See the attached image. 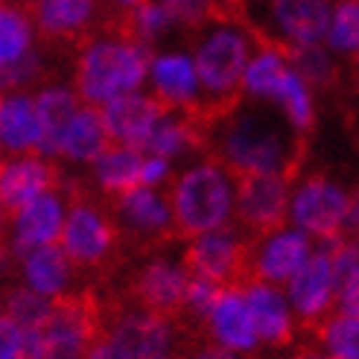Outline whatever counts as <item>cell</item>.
<instances>
[{"mask_svg": "<svg viewBox=\"0 0 359 359\" xmlns=\"http://www.w3.org/2000/svg\"><path fill=\"white\" fill-rule=\"evenodd\" d=\"M351 193L325 172H307L292 190L290 219L318 243L342 240Z\"/></svg>", "mask_w": 359, "mask_h": 359, "instance_id": "cell-11", "label": "cell"}, {"mask_svg": "<svg viewBox=\"0 0 359 359\" xmlns=\"http://www.w3.org/2000/svg\"><path fill=\"white\" fill-rule=\"evenodd\" d=\"M243 290H245V301L251 307V316H255V327H257V336H260V345L272 348V351L290 348L295 342L301 325L295 318V310H292L290 298L283 295L280 286L248 278L243 283Z\"/></svg>", "mask_w": 359, "mask_h": 359, "instance_id": "cell-19", "label": "cell"}, {"mask_svg": "<svg viewBox=\"0 0 359 359\" xmlns=\"http://www.w3.org/2000/svg\"><path fill=\"white\" fill-rule=\"evenodd\" d=\"M65 175L53 158H44L39 152L32 155H9L0 164V202L6 213L15 217L21 208H27L32 199L59 190L62 193Z\"/></svg>", "mask_w": 359, "mask_h": 359, "instance_id": "cell-16", "label": "cell"}, {"mask_svg": "<svg viewBox=\"0 0 359 359\" xmlns=\"http://www.w3.org/2000/svg\"><path fill=\"white\" fill-rule=\"evenodd\" d=\"M313 342L333 359H359V318L345 313H330L313 330Z\"/></svg>", "mask_w": 359, "mask_h": 359, "instance_id": "cell-31", "label": "cell"}, {"mask_svg": "<svg viewBox=\"0 0 359 359\" xmlns=\"http://www.w3.org/2000/svg\"><path fill=\"white\" fill-rule=\"evenodd\" d=\"M27 348V330L0 313V359H18Z\"/></svg>", "mask_w": 359, "mask_h": 359, "instance_id": "cell-35", "label": "cell"}, {"mask_svg": "<svg viewBox=\"0 0 359 359\" xmlns=\"http://www.w3.org/2000/svg\"><path fill=\"white\" fill-rule=\"evenodd\" d=\"M111 307L94 290H79L53 298L50 318L39 330L44 359H85L105 333Z\"/></svg>", "mask_w": 359, "mask_h": 359, "instance_id": "cell-7", "label": "cell"}, {"mask_svg": "<svg viewBox=\"0 0 359 359\" xmlns=\"http://www.w3.org/2000/svg\"><path fill=\"white\" fill-rule=\"evenodd\" d=\"M290 359H333V356H327L321 348H301V351H295Z\"/></svg>", "mask_w": 359, "mask_h": 359, "instance_id": "cell-38", "label": "cell"}, {"mask_svg": "<svg viewBox=\"0 0 359 359\" xmlns=\"http://www.w3.org/2000/svg\"><path fill=\"white\" fill-rule=\"evenodd\" d=\"M155 50L140 44L120 27L105 21L91 39L76 47L74 56V91L85 105H109L117 97L140 91L149 82Z\"/></svg>", "mask_w": 359, "mask_h": 359, "instance_id": "cell-2", "label": "cell"}, {"mask_svg": "<svg viewBox=\"0 0 359 359\" xmlns=\"http://www.w3.org/2000/svg\"><path fill=\"white\" fill-rule=\"evenodd\" d=\"M255 50L257 39L228 12L190 35V59L202 82L208 126L243 102V79Z\"/></svg>", "mask_w": 359, "mask_h": 359, "instance_id": "cell-3", "label": "cell"}, {"mask_svg": "<svg viewBox=\"0 0 359 359\" xmlns=\"http://www.w3.org/2000/svg\"><path fill=\"white\" fill-rule=\"evenodd\" d=\"M255 237L234 222H228L210 234H202L184 245L182 266L190 275L210 278L217 283L234 286L251 278V257H255Z\"/></svg>", "mask_w": 359, "mask_h": 359, "instance_id": "cell-10", "label": "cell"}, {"mask_svg": "<svg viewBox=\"0 0 359 359\" xmlns=\"http://www.w3.org/2000/svg\"><path fill=\"white\" fill-rule=\"evenodd\" d=\"M114 4H117L120 9H135V6H140V4H147V0H114Z\"/></svg>", "mask_w": 359, "mask_h": 359, "instance_id": "cell-39", "label": "cell"}, {"mask_svg": "<svg viewBox=\"0 0 359 359\" xmlns=\"http://www.w3.org/2000/svg\"><path fill=\"white\" fill-rule=\"evenodd\" d=\"M143 170H147V152L135 147H120V143H111L91 164L94 184L105 199L143 187Z\"/></svg>", "mask_w": 359, "mask_h": 359, "instance_id": "cell-25", "label": "cell"}, {"mask_svg": "<svg viewBox=\"0 0 359 359\" xmlns=\"http://www.w3.org/2000/svg\"><path fill=\"white\" fill-rule=\"evenodd\" d=\"M187 359H243V356L222 348V345H217V342H210V339H205V342H199L193 348V353Z\"/></svg>", "mask_w": 359, "mask_h": 359, "instance_id": "cell-37", "label": "cell"}, {"mask_svg": "<svg viewBox=\"0 0 359 359\" xmlns=\"http://www.w3.org/2000/svg\"><path fill=\"white\" fill-rule=\"evenodd\" d=\"M336 0H222L228 15L255 35L257 44L290 56L292 50L327 41Z\"/></svg>", "mask_w": 359, "mask_h": 359, "instance_id": "cell-4", "label": "cell"}, {"mask_svg": "<svg viewBox=\"0 0 359 359\" xmlns=\"http://www.w3.org/2000/svg\"><path fill=\"white\" fill-rule=\"evenodd\" d=\"M351 62H353V70H356V74H359V56H353Z\"/></svg>", "mask_w": 359, "mask_h": 359, "instance_id": "cell-40", "label": "cell"}, {"mask_svg": "<svg viewBox=\"0 0 359 359\" xmlns=\"http://www.w3.org/2000/svg\"><path fill=\"white\" fill-rule=\"evenodd\" d=\"M286 59H290L295 74L307 82L313 91H333V88L339 85V79H342V67H339L336 53L327 44L292 50Z\"/></svg>", "mask_w": 359, "mask_h": 359, "instance_id": "cell-30", "label": "cell"}, {"mask_svg": "<svg viewBox=\"0 0 359 359\" xmlns=\"http://www.w3.org/2000/svg\"><path fill=\"white\" fill-rule=\"evenodd\" d=\"M187 283H190V272L182 263H172L167 257H152L132 272L126 295H129L135 307L167 316L182 325Z\"/></svg>", "mask_w": 359, "mask_h": 359, "instance_id": "cell-15", "label": "cell"}, {"mask_svg": "<svg viewBox=\"0 0 359 359\" xmlns=\"http://www.w3.org/2000/svg\"><path fill=\"white\" fill-rule=\"evenodd\" d=\"M82 100L74 88L65 85H44L35 94V111H39V129H41V155L59 158L62 140L70 129V123L79 114Z\"/></svg>", "mask_w": 359, "mask_h": 359, "instance_id": "cell-24", "label": "cell"}, {"mask_svg": "<svg viewBox=\"0 0 359 359\" xmlns=\"http://www.w3.org/2000/svg\"><path fill=\"white\" fill-rule=\"evenodd\" d=\"M111 135H109V126H105V117H102V109L97 105H85L79 114L70 123V129L62 140V149H59V158L70 161V164H88L91 167L94 161L111 147Z\"/></svg>", "mask_w": 359, "mask_h": 359, "instance_id": "cell-27", "label": "cell"}, {"mask_svg": "<svg viewBox=\"0 0 359 359\" xmlns=\"http://www.w3.org/2000/svg\"><path fill=\"white\" fill-rule=\"evenodd\" d=\"M158 6L164 9L175 29L187 35H196L225 12L222 0H158Z\"/></svg>", "mask_w": 359, "mask_h": 359, "instance_id": "cell-34", "label": "cell"}, {"mask_svg": "<svg viewBox=\"0 0 359 359\" xmlns=\"http://www.w3.org/2000/svg\"><path fill=\"white\" fill-rule=\"evenodd\" d=\"M50 310H53V298L39 295L29 286H12L4 295V316H9L27 333L41 330L44 321L50 318Z\"/></svg>", "mask_w": 359, "mask_h": 359, "instance_id": "cell-32", "label": "cell"}, {"mask_svg": "<svg viewBox=\"0 0 359 359\" xmlns=\"http://www.w3.org/2000/svg\"><path fill=\"white\" fill-rule=\"evenodd\" d=\"M149 85H152V94L170 111H182L190 117H199L205 123L202 82L187 53H161V56H155L149 67Z\"/></svg>", "mask_w": 359, "mask_h": 359, "instance_id": "cell-17", "label": "cell"}, {"mask_svg": "<svg viewBox=\"0 0 359 359\" xmlns=\"http://www.w3.org/2000/svg\"><path fill=\"white\" fill-rule=\"evenodd\" d=\"M336 313H345V316H356L359 318V269H353V272L345 275L342 283H339Z\"/></svg>", "mask_w": 359, "mask_h": 359, "instance_id": "cell-36", "label": "cell"}, {"mask_svg": "<svg viewBox=\"0 0 359 359\" xmlns=\"http://www.w3.org/2000/svg\"><path fill=\"white\" fill-rule=\"evenodd\" d=\"M313 237L301 228H283L278 234H269L255 243V257H251V278L266 280L275 286H286L298 269L313 255Z\"/></svg>", "mask_w": 359, "mask_h": 359, "instance_id": "cell-21", "label": "cell"}, {"mask_svg": "<svg viewBox=\"0 0 359 359\" xmlns=\"http://www.w3.org/2000/svg\"><path fill=\"white\" fill-rule=\"evenodd\" d=\"M105 202H109L114 219L123 231V243L126 240L140 243V245L178 243L175 228H172L170 196H164L158 187H135Z\"/></svg>", "mask_w": 359, "mask_h": 359, "instance_id": "cell-13", "label": "cell"}, {"mask_svg": "<svg viewBox=\"0 0 359 359\" xmlns=\"http://www.w3.org/2000/svg\"><path fill=\"white\" fill-rule=\"evenodd\" d=\"M184 327L178 321L140 307L111 310L105 325V345L111 359H175V345Z\"/></svg>", "mask_w": 359, "mask_h": 359, "instance_id": "cell-9", "label": "cell"}, {"mask_svg": "<svg viewBox=\"0 0 359 359\" xmlns=\"http://www.w3.org/2000/svg\"><path fill=\"white\" fill-rule=\"evenodd\" d=\"M325 44L342 59L359 56V0H336L333 4V21Z\"/></svg>", "mask_w": 359, "mask_h": 359, "instance_id": "cell-33", "label": "cell"}, {"mask_svg": "<svg viewBox=\"0 0 359 359\" xmlns=\"http://www.w3.org/2000/svg\"><path fill=\"white\" fill-rule=\"evenodd\" d=\"M65 213H67V205L62 199V193L50 190L39 196V199H32L27 208H21L15 217H9L12 219V228H9L12 257L21 260L35 248L59 243L62 228H65Z\"/></svg>", "mask_w": 359, "mask_h": 359, "instance_id": "cell-18", "label": "cell"}, {"mask_svg": "<svg viewBox=\"0 0 359 359\" xmlns=\"http://www.w3.org/2000/svg\"><path fill=\"white\" fill-rule=\"evenodd\" d=\"M298 178L286 172H255L234 178V213L237 225L255 240L278 234L286 228L292 208V190Z\"/></svg>", "mask_w": 359, "mask_h": 359, "instance_id": "cell-8", "label": "cell"}, {"mask_svg": "<svg viewBox=\"0 0 359 359\" xmlns=\"http://www.w3.org/2000/svg\"><path fill=\"white\" fill-rule=\"evenodd\" d=\"M172 228L178 243H190L231 222L234 213V175L219 161L202 158L199 164L172 175L170 182Z\"/></svg>", "mask_w": 359, "mask_h": 359, "instance_id": "cell-5", "label": "cell"}, {"mask_svg": "<svg viewBox=\"0 0 359 359\" xmlns=\"http://www.w3.org/2000/svg\"><path fill=\"white\" fill-rule=\"evenodd\" d=\"M32 18L39 41L53 47H79L102 27L100 0H18Z\"/></svg>", "mask_w": 359, "mask_h": 359, "instance_id": "cell-14", "label": "cell"}, {"mask_svg": "<svg viewBox=\"0 0 359 359\" xmlns=\"http://www.w3.org/2000/svg\"><path fill=\"white\" fill-rule=\"evenodd\" d=\"M62 187H70L67 196V213L59 245L70 257L74 269H88V272H100V269L111 266L120 255L123 231L114 219L109 202L100 205L91 193H85L79 182H67Z\"/></svg>", "mask_w": 359, "mask_h": 359, "instance_id": "cell-6", "label": "cell"}, {"mask_svg": "<svg viewBox=\"0 0 359 359\" xmlns=\"http://www.w3.org/2000/svg\"><path fill=\"white\" fill-rule=\"evenodd\" d=\"M0 313H4V298H0Z\"/></svg>", "mask_w": 359, "mask_h": 359, "instance_id": "cell-42", "label": "cell"}, {"mask_svg": "<svg viewBox=\"0 0 359 359\" xmlns=\"http://www.w3.org/2000/svg\"><path fill=\"white\" fill-rule=\"evenodd\" d=\"M0 147L6 155H41V129L35 94H0Z\"/></svg>", "mask_w": 359, "mask_h": 359, "instance_id": "cell-23", "label": "cell"}, {"mask_svg": "<svg viewBox=\"0 0 359 359\" xmlns=\"http://www.w3.org/2000/svg\"><path fill=\"white\" fill-rule=\"evenodd\" d=\"M35 27L29 12L18 0H4L0 6V70L24 62L35 50Z\"/></svg>", "mask_w": 359, "mask_h": 359, "instance_id": "cell-29", "label": "cell"}, {"mask_svg": "<svg viewBox=\"0 0 359 359\" xmlns=\"http://www.w3.org/2000/svg\"><path fill=\"white\" fill-rule=\"evenodd\" d=\"M307 140L272 102L243 97L240 105L208 126L205 158L219 161L234 178L255 172L298 178L307 161Z\"/></svg>", "mask_w": 359, "mask_h": 359, "instance_id": "cell-1", "label": "cell"}, {"mask_svg": "<svg viewBox=\"0 0 359 359\" xmlns=\"http://www.w3.org/2000/svg\"><path fill=\"white\" fill-rule=\"evenodd\" d=\"M290 76H292V65L286 59V53L257 44L255 56L248 62L245 79H243V97L260 100V102H275Z\"/></svg>", "mask_w": 359, "mask_h": 359, "instance_id": "cell-28", "label": "cell"}, {"mask_svg": "<svg viewBox=\"0 0 359 359\" xmlns=\"http://www.w3.org/2000/svg\"><path fill=\"white\" fill-rule=\"evenodd\" d=\"M175 359H184V356H175Z\"/></svg>", "mask_w": 359, "mask_h": 359, "instance_id": "cell-43", "label": "cell"}, {"mask_svg": "<svg viewBox=\"0 0 359 359\" xmlns=\"http://www.w3.org/2000/svg\"><path fill=\"white\" fill-rule=\"evenodd\" d=\"M21 278L24 286L35 290L44 298H59L67 295L70 280H74V263L65 255V248L59 243L41 245L29 251L27 257H21Z\"/></svg>", "mask_w": 359, "mask_h": 359, "instance_id": "cell-26", "label": "cell"}, {"mask_svg": "<svg viewBox=\"0 0 359 359\" xmlns=\"http://www.w3.org/2000/svg\"><path fill=\"white\" fill-rule=\"evenodd\" d=\"M170 114V109L161 102L152 91H135L111 100L109 105H102V117L109 126V135L120 147H135L143 149L152 132L158 129V123Z\"/></svg>", "mask_w": 359, "mask_h": 359, "instance_id": "cell-22", "label": "cell"}, {"mask_svg": "<svg viewBox=\"0 0 359 359\" xmlns=\"http://www.w3.org/2000/svg\"><path fill=\"white\" fill-rule=\"evenodd\" d=\"M210 339L228 351H234L240 356H251L260 348V336L255 327V316H251V307L245 301V290L243 283H234L219 295V301L213 304V310L205 318L202 327Z\"/></svg>", "mask_w": 359, "mask_h": 359, "instance_id": "cell-20", "label": "cell"}, {"mask_svg": "<svg viewBox=\"0 0 359 359\" xmlns=\"http://www.w3.org/2000/svg\"><path fill=\"white\" fill-rule=\"evenodd\" d=\"M4 155H6V152H4V147H0V164H4V161H6Z\"/></svg>", "mask_w": 359, "mask_h": 359, "instance_id": "cell-41", "label": "cell"}, {"mask_svg": "<svg viewBox=\"0 0 359 359\" xmlns=\"http://www.w3.org/2000/svg\"><path fill=\"white\" fill-rule=\"evenodd\" d=\"M336 295H339V272L333 255L325 243L310 255V260L298 269V275L286 283V298H290L301 330H313L318 321H325L336 313Z\"/></svg>", "mask_w": 359, "mask_h": 359, "instance_id": "cell-12", "label": "cell"}, {"mask_svg": "<svg viewBox=\"0 0 359 359\" xmlns=\"http://www.w3.org/2000/svg\"><path fill=\"white\" fill-rule=\"evenodd\" d=\"M0 6H4V0H0Z\"/></svg>", "mask_w": 359, "mask_h": 359, "instance_id": "cell-44", "label": "cell"}]
</instances>
